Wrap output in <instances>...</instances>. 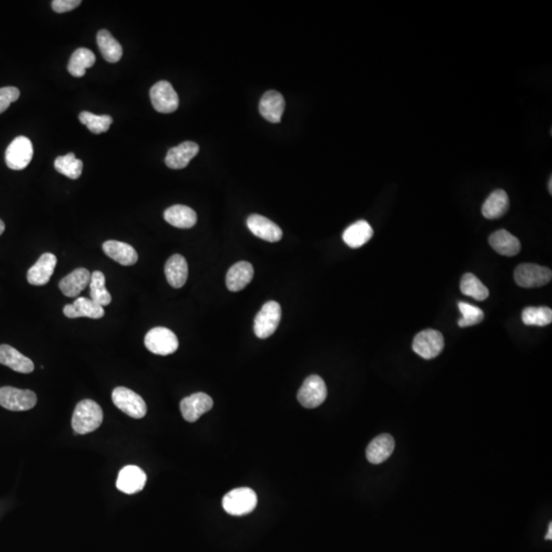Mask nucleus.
<instances>
[{
    "instance_id": "16",
    "label": "nucleus",
    "mask_w": 552,
    "mask_h": 552,
    "mask_svg": "<svg viewBox=\"0 0 552 552\" xmlns=\"http://www.w3.org/2000/svg\"><path fill=\"white\" fill-rule=\"evenodd\" d=\"M199 146L192 141H184L168 150L165 163L170 169H183L199 153Z\"/></svg>"
},
{
    "instance_id": "22",
    "label": "nucleus",
    "mask_w": 552,
    "mask_h": 552,
    "mask_svg": "<svg viewBox=\"0 0 552 552\" xmlns=\"http://www.w3.org/2000/svg\"><path fill=\"white\" fill-rule=\"evenodd\" d=\"M0 365L12 368L20 374H31L34 370V363L30 358L8 345H0Z\"/></svg>"
},
{
    "instance_id": "28",
    "label": "nucleus",
    "mask_w": 552,
    "mask_h": 552,
    "mask_svg": "<svg viewBox=\"0 0 552 552\" xmlns=\"http://www.w3.org/2000/svg\"><path fill=\"white\" fill-rule=\"evenodd\" d=\"M509 208V197L503 190L492 192L482 207V214L487 219H498L507 212Z\"/></svg>"
},
{
    "instance_id": "6",
    "label": "nucleus",
    "mask_w": 552,
    "mask_h": 552,
    "mask_svg": "<svg viewBox=\"0 0 552 552\" xmlns=\"http://www.w3.org/2000/svg\"><path fill=\"white\" fill-rule=\"evenodd\" d=\"M113 402L117 408L132 418H145L148 407L139 394L125 387H118L113 391Z\"/></svg>"
},
{
    "instance_id": "24",
    "label": "nucleus",
    "mask_w": 552,
    "mask_h": 552,
    "mask_svg": "<svg viewBox=\"0 0 552 552\" xmlns=\"http://www.w3.org/2000/svg\"><path fill=\"white\" fill-rule=\"evenodd\" d=\"M165 276L168 283L174 289H181L188 277V265L181 255H173L165 265Z\"/></svg>"
},
{
    "instance_id": "26",
    "label": "nucleus",
    "mask_w": 552,
    "mask_h": 552,
    "mask_svg": "<svg viewBox=\"0 0 552 552\" xmlns=\"http://www.w3.org/2000/svg\"><path fill=\"white\" fill-rule=\"evenodd\" d=\"M164 218L170 225L183 229L194 227L197 221V213L192 208L175 205L164 212Z\"/></svg>"
},
{
    "instance_id": "38",
    "label": "nucleus",
    "mask_w": 552,
    "mask_h": 552,
    "mask_svg": "<svg viewBox=\"0 0 552 552\" xmlns=\"http://www.w3.org/2000/svg\"><path fill=\"white\" fill-rule=\"evenodd\" d=\"M81 3L80 0H55L52 1V8L55 13H63L75 10Z\"/></svg>"
},
{
    "instance_id": "15",
    "label": "nucleus",
    "mask_w": 552,
    "mask_h": 552,
    "mask_svg": "<svg viewBox=\"0 0 552 552\" xmlns=\"http://www.w3.org/2000/svg\"><path fill=\"white\" fill-rule=\"evenodd\" d=\"M146 474L136 465H127L121 469L117 480V488L125 494L139 493L146 486Z\"/></svg>"
},
{
    "instance_id": "23",
    "label": "nucleus",
    "mask_w": 552,
    "mask_h": 552,
    "mask_svg": "<svg viewBox=\"0 0 552 552\" xmlns=\"http://www.w3.org/2000/svg\"><path fill=\"white\" fill-rule=\"evenodd\" d=\"M103 250L106 256L116 261L120 265L132 266L139 260L136 250L129 243L118 241H106Z\"/></svg>"
},
{
    "instance_id": "17",
    "label": "nucleus",
    "mask_w": 552,
    "mask_h": 552,
    "mask_svg": "<svg viewBox=\"0 0 552 552\" xmlns=\"http://www.w3.org/2000/svg\"><path fill=\"white\" fill-rule=\"evenodd\" d=\"M285 103L283 95L276 90H270L264 93L260 104H259V111L264 119L267 120L271 123H279L281 121V116L285 112Z\"/></svg>"
},
{
    "instance_id": "34",
    "label": "nucleus",
    "mask_w": 552,
    "mask_h": 552,
    "mask_svg": "<svg viewBox=\"0 0 552 552\" xmlns=\"http://www.w3.org/2000/svg\"><path fill=\"white\" fill-rule=\"evenodd\" d=\"M522 320L526 325L545 327L551 323L552 310L549 307H527L523 311Z\"/></svg>"
},
{
    "instance_id": "35",
    "label": "nucleus",
    "mask_w": 552,
    "mask_h": 552,
    "mask_svg": "<svg viewBox=\"0 0 552 552\" xmlns=\"http://www.w3.org/2000/svg\"><path fill=\"white\" fill-rule=\"evenodd\" d=\"M79 120L94 134H101V133L108 132L113 123V118L108 115L99 116V115H94L92 113L86 112V111L80 113Z\"/></svg>"
},
{
    "instance_id": "39",
    "label": "nucleus",
    "mask_w": 552,
    "mask_h": 552,
    "mask_svg": "<svg viewBox=\"0 0 552 552\" xmlns=\"http://www.w3.org/2000/svg\"><path fill=\"white\" fill-rule=\"evenodd\" d=\"M552 538V524H549V532H547L546 536H545V539L546 540H551Z\"/></svg>"
},
{
    "instance_id": "10",
    "label": "nucleus",
    "mask_w": 552,
    "mask_h": 552,
    "mask_svg": "<svg viewBox=\"0 0 552 552\" xmlns=\"http://www.w3.org/2000/svg\"><path fill=\"white\" fill-rule=\"evenodd\" d=\"M33 145L26 136H17L13 139L6 152V163L12 170H24L33 158Z\"/></svg>"
},
{
    "instance_id": "12",
    "label": "nucleus",
    "mask_w": 552,
    "mask_h": 552,
    "mask_svg": "<svg viewBox=\"0 0 552 552\" xmlns=\"http://www.w3.org/2000/svg\"><path fill=\"white\" fill-rule=\"evenodd\" d=\"M214 405L209 395L201 393L192 394L185 397L181 402V413L184 420L194 423L206 412L210 411Z\"/></svg>"
},
{
    "instance_id": "32",
    "label": "nucleus",
    "mask_w": 552,
    "mask_h": 552,
    "mask_svg": "<svg viewBox=\"0 0 552 552\" xmlns=\"http://www.w3.org/2000/svg\"><path fill=\"white\" fill-rule=\"evenodd\" d=\"M55 168L57 172L65 175L70 179H78L83 171V162L77 159L74 153H69L66 156L57 157L55 161Z\"/></svg>"
},
{
    "instance_id": "5",
    "label": "nucleus",
    "mask_w": 552,
    "mask_h": 552,
    "mask_svg": "<svg viewBox=\"0 0 552 552\" xmlns=\"http://www.w3.org/2000/svg\"><path fill=\"white\" fill-rule=\"evenodd\" d=\"M281 319V307L276 301L264 304L254 321L255 334L259 339H267L276 332Z\"/></svg>"
},
{
    "instance_id": "20",
    "label": "nucleus",
    "mask_w": 552,
    "mask_h": 552,
    "mask_svg": "<svg viewBox=\"0 0 552 552\" xmlns=\"http://www.w3.org/2000/svg\"><path fill=\"white\" fill-rule=\"evenodd\" d=\"M254 277V268L247 261H241L230 267L226 274V287L230 292L245 289Z\"/></svg>"
},
{
    "instance_id": "31",
    "label": "nucleus",
    "mask_w": 552,
    "mask_h": 552,
    "mask_svg": "<svg viewBox=\"0 0 552 552\" xmlns=\"http://www.w3.org/2000/svg\"><path fill=\"white\" fill-rule=\"evenodd\" d=\"M460 290L465 296L476 301H485L489 297L486 285L473 274H465L460 281Z\"/></svg>"
},
{
    "instance_id": "9",
    "label": "nucleus",
    "mask_w": 552,
    "mask_h": 552,
    "mask_svg": "<svg viewBox=\"0 0 552 552\" xmlns=\"http://www.w3.org/2000/svg\"><path fill=\"white\" fill-rule=\"evenodd\" d=\"M327 397L325 381L316 374L308 376L298 392V401L305 408L313 409L320 406Z\"/></svg>"
},
{
    "instance_id": "40",
    "label": "nucleus",
    "mask_w": 552,
    "mask_h": 552,
    "mask_svg": "<svg viewBox=\"0 0 552 552\" xmlns=\"http://www.w3.org/2000/svg\"><path fill=\"white\" fill-rule=\"evenodd\" d=\"M4 230H6V224L0 219V236L3 234Z\"/></svg>"
},
{
    "instance_id": "11",
    "label": "nucleus",
    "mask_w": 552,
    "mask_h": 552,
    "mask_svg": "<svg viewBox=\"0 0 552 552\" xmlns=\"http://www.w3.org/2000/svg\"><path fill=\"white\" fill-rule=\"evenodd\" d=\"M150 101L155 110L163 114H170L178 108V94L168 81H159L150 92Z\"/></svg>"
},
{
    "instance_id": "41",
    "label": "nucleus",
    "mask_w": 552,
    "mask_h": 552,
    "mask_svg": "<svg viewBox=\"0 0 552 552\" xmlns=\"http://www.w3.org/2000/svg\"><path fill=\"white\" fill-rule=\"evenodd\" d=\"M549 194H552V177H551V178H549Z\"/></svg>"
},
{
    "instance_id": "4",
    "label": "nucleus",
    "mask_w": 552,
    "mask_h": 552,
    "mask_svg": "<svg viewBox=\"0 0 552 552\" xmlns=\"http://www.w3.org/2000/svg\"><path fill=\"white\" fill-rule=\"evenodd\" d=\"M551 278V270L537 264H520L514 271L516 285L525 289L543 287L547 285Z\"/></svg>"
},
{
    "instance_id": "29",
    "label": "nucleus",
    "mask_w": 552,
    "mask_h": 552,
    "mask_svg": "<svg viewBox=\"0 0 552 552\" xmlns=\"http://www.w3.org/2000/svg\"><path fill=\"white\" fill-rule=\"evenodd\" d=\"M97 45L103 55L104 59L108 63H117L123 55L121 44L113 37L108 30H101L97 33Z\"/></svg>"
},
{
    "instance_id": "18",
    "label": "nucleus",
    "mask_w": 552,
    "mask_h": 552,
    "mask_svg": "<svg viewBox=\"0 0 552 552\" xmlns=\"http://www.w3.org/2000/svg\"><path fill=\"white\" fill-rule=\"evenodd\" d=\"M92 274L86 268H77L59 281V290L69 298H76L90 285Z\"/></svg>"
},
{
    "instance_id": "37",
    "label": "nucleus",
    "mask_w": 552,
    "mask_h": 552,
    "mask_svg": "<svg viewBox=\"0 0 552 552\" xmlns=\"http://www.w3.org/2000/svg\"><path fill=\"white\" fill-rule=\"evenodd\" d=\"M19 97L20 90L17 87L8 86V87L0 88V114L6 112L10 104L17 101Z\"/></svg>"
},
{
    "instance_id": "13",
    "label": "nucleus",
    "mask_w": 552,
    "mask_h": 552,
    "mask_svg": "<svg viewBox=\"0 0 552 552\" xmlns=\"http://www.w3.org/2000/svg\"><path fill=\"white\" fill-rule=\"evenodd\" d=\"M57 262V257L52 253H44L28 270L27 281L33 285H46L52 278Z\"/></svg>"
},
{
    "instance_id": "3",
    "label": "nucleus",
    "mask_w": 552,
    "mask_h": 552,
    "mask_svg": "<svg viewBox=\"0 0 552 552\" xmlns=\"http://www.w3.org/2000/svg\"><path fill=\"white\" fill-rule=\"evenodd\" d=\"M146 349L156 355L167 356L178 349V339L176 334L167 327H154L146 334L145 338Z\"/></svg>"
},
{
    "instance_id": "21",
    "label": "nucleus",
    "mask_w": 552,
    "mask_h": 552,
    "mask_svg": "<svg viewBox=\"0 0 552 552\" xmlns=\"http://www.w3.org/2000/svg\"><path fill=\"white\" fill-rule=\"evenodd\" d=\"M395 449L393 437L383 434L374 438L367 449V458L372 465H380L392 455Z\"/></svg>"
},
{
    "instance_id": "30",
    "label": "nucleus",
    "mask_w": 552,
    "mask_h": 552,
    "mask_svg": "<svg viewBox=\"0 0 552 552\" xmlns=\"http://www.w3.org/2000/svg\"><path fill=\"white\" fill-rule=\"evenodd\" d=\"M95 55L88 48H78L75 50L68 64V72L72 76L80 78L86 73V69L92 68L95 64Z\"/></svg>"
},
{
    "instance_id": "19",
    "label": "nucleus",
    "mask_w": 552,
    "mask_h": 552,
    "mask_svg": "<svg viewBox=\"0 0 552 552\" xmlns=\"http://www.w3.org/2000/svg\"><path fill=\"white\" fill-rule=\"evenodd\" d=\"M64 314L68 318L87 317V318L99 319L105 316V310L99 304L93 302L92 299L78 297L74 303L68 304L64 307Z\"/></svg>"
},
{
    "instance_id": "1",
    "label": "nucleus",
    "mask_w": 552,
    "mask_h": 552,
    "mask_svg": "<svg viewBox=\"0 0 552 552\" xmlns=\"http://www.w3.org/2000/svg\"><path fill=\"white\" fill-rule=\"evenodd\" d=\"M104 420L101 407L90 399L80 401L75 408L72 418V427L75 433L85 434L94 432Z\"/></svg>"
},
{
    "instance_id": "25",
    "label": "nucleus",
    "mask_w": 552,
    "mask_h": 552,
    "mask_svg": "<svg viewBox=\"0 0 552 552\" xmlns=\"http://www.w3.org/2000/svg\"><path fill=\"white\" fill-rule=\"evenodd\" d=\"M489 243L498 254L513 257L521 250V243L518 237L505 229L497 230L489 236Z\"/></svg>"
},
{
    "instance_id": "27",
    "label": "nucleus",
    "mask_w": 552,
    "mask_h": 552,
    "mask_svg": "<svg viewBox=\"0 0 552 552\" xmlns=\"http://www.w3.org/2000/svg\"><path fill=\"white\" fill-rule=\"evenodd\" d=\"M374 236V229L370 224L365 220H359L350 225L344 232L343 239L346 245L352 249H358L368 243Z\"/></svg>"
},
{
    "instance_id": "33",
    "label": "nucleus",
    "mask_w": 552,
    "mask_h": 552,
    "mask_svg": "<svg viewBox=\"0 0 552 552\" xmlns=\"http://www.w3.org/2000/svg\"><path fill=\"white\" fill-rule=\"evenodd\" d=\"M90 298L93 302L99 304L101 307L110 305L112 296L106 288L105 274L101 271H94L92 274L90 283Z\"/></svg>"
},
{
    "instance_id": "8",
    "label": "nucleus",
    "mask_w": 552,
    "mask_h": 552,
    "mask_svg": "<svg viewBox=\"0 0 552 552\" xmlns=\"http://www.w3.org/2000/svg\"><path fill=\"white\" fill-rule=\"evenodd\" d=\"M37 396L30 390L0 388V406L12 411H27L36 405Z\"/></svg>"
},
{
    "instance_id": "7",
    "label": "nucleus",
    "mask_w": 552,
    "mask_h": 552,
    "mask_svg": "<svg viewBox=\"0 0 552 552\" xmlns=\"http://www.w3.org/2000/svg\"><path fill=\"white\" fill-rule=\"evenodd\" d=\"M444 337L442 332L434 330H425L418 332L412 343V349L421 358H436L444 349Z\"/></svg>"
},
{
    "instance_id": "14",
    "label": "nucleus",
    "mask_w": 552,
    "mask_h": 552,
    "mask_svg": "<svg viewBox=\"0 0 552 552\" xmlns=\"http://www.w3.org/2000/svg\"><path fill=\"white\" fill-rule=\"evenodd\" d=\"M247 225L254 236L268 243H276L283 239V230L281 227L261 215H250L248 218Z\"/></svg>"
},
{
    "instance_id": "2",
    "label": "nucleus",
    "mask_w": 552,
    "mask_h": 552,
    "mask_svg": "<svg viewBox=\"0 0 552 552\" xmlns=\"http://www.w3.org/2000/svg\"><path fill=\"white\" fill-rule=\"evenodd\" d=\"M258 498L250 488H236L228 492L223 497L222 507L230 516H246L252 513L257 507Z\"/></svg>"
},
{
    "instance_id": "36",
    "label": "nucleus",
    "mask_w": 552,
    "mask_h": 552,
    "mask_svg": "<svg viewBox=\"0 0 552 552\" xmlns=\"http://www.w3.org/2000/svg\"><path fill=\"white\" fill-rule=\"evenodd\" d=\"M458 308H460L462 317L458 321V325L460 327H473V325H479L484 320V312L476 307V306L471 305V304L465 302L458 303Z\"/></svg>"
}]
</instances>
